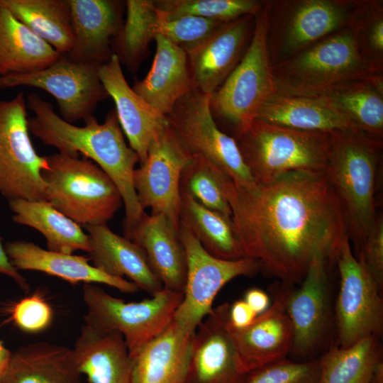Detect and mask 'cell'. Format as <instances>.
Here are the masks:
<instances>
[{
  "label": "cell",
  "instance_id": "4fadbf2b",
  "mask_svg": "<svg viewBox=\"0 0 383 383\" xmlns=\"http://www.w3.org/2000/svg\"><path fill=\"white\" fill-rule=\"evenodd\" d=\"M340 287L336 301L338 346L348 348L383 330L382 292L362 263L354 255L350 237L336 257Z\"/></svg>",
  "mask_w": 383,
  "mask_h": 383
},
{
  "label": "cell",
  "instance_id": "f1b7e54d",
  "mask_svg": "<svg viewBox=\"0 0 383 383\" xmlns=\"http://www.w3.org/2000/svg\"><path fill=\"white\" fill-rule=\"evenodd\" d=\"M255 119L303 131H359L350 120L318 97L279 92L263 105Z\"/></svg>",
  "mask_w": 383,
  "mask_h": 383
},
{
  "label": "cell",
  "instance_id": "8992f818",
  "mask_svg": "<svg viewBox=\"0 0 383 383\" xmlns=\"http://www.w3.org/2000/svg\"><path fill=\"white\" fill-rule=\"evenodd\" d=\"M45 157V201L82 227L107 223L122 206L118 187L91 160L62 152Z\"/></svg>",
  "mask_w": 383,
  "mask_h": 383
},
{
  "label": "cell",
  "instance_id": "603a6c76",
  "mask_svg": "<svg viewBox=\"0 0 383 383\" xmlns=\"http://www.w3.org/2000/svg\"><path fill=\"white\" fill-rule=\"evenodd\" d=\"M6 252L18 270L38 271L59 277L70 284H104L121 292L135 293L138 286L126 279L110 276L89 263V258L44 249L33 242L6 243Z\"/></svg>",
  "mask_w": 383,
  "mask_h": 383
},
{
  "label": "cell",
  "instance_id": "ab89813d",
  "mask_svg": "<svg viewBox=\"0 0 383 383\" xmlns=\"http://www.w3.org/2000/svg\"><path fill=\"white\" fill-rule=\"evenodd\" d=\"M157 13L156 35L162 36L184 50L201 42L225 23L191 15L169 17L157 9Z\"/></svg>",
  "mask_w": 383,
  "mask_h": 383
},
{
  "label": "cell",
  "instance_id": "ba28073f",
  "mask_svg": "<svg viewBox=\"0 0 383 383\" xmlns=\"http://www.w3.org/2000/svg\"><path fill=\"white\" fill-rule=\"evenodd\" d=\"M183 296L163 288L150 298L126 302L95 284H84V325L97 332L120 333L133 353L169 326Z\"/></svg>",
  "mask_w": 383,
  "mask_h": 383
},
{
  "label": "cell",
  "instance_id": "5bb4252c",
  "mask_svg": "<svg viewBox=\"0 0 383 383\" xmlns=\"http://www.w3.org/2000/svg\"><path fill=\"white\" fill-rule=\"evenodd\" d=\"M100 66L60 55L40 71L0 77V89L18 86L43 89L56 99L60 117L73 123L92 116L97 105L109 97L99 78Z\"/></svg>",
  "mask_w": 383,
  "mask_h": 383
},
{
  "label": "cell",
  "instance_id": "d6a6232c",
  "mask_svg": "<svg viewBox=\"0 0 383 383\" xmlns=\"http://www.w3.org/2000/svg\"><path fill=\"white\" fill-rule=\"evenodd\" d=\"M33 33L60 55L74 45L69 0H1Z\"/></svg>",
  "mask_w": 383,
  "mask_h": 383
},
{
  "label": "cell",
  "instance_id": "52a82bcc",
  "mask_svg": "<svg viewBox=\"0 0 383 383\" xmlns=\"http://www.w3.org/2000/svg\"><path fill=\"white\" fill-rule=\"evenodd\" d=\"M268 1L255 16L249 45L239 63L211 96L213 118L243 130L254 121L263 105L277 92L267 48Z\"/></svg>",
  "mask_w": 383,
  "mask_h": 383
},
{
  "label": "cell",
  "instance_id": "bcb514c9",
  "mask_svg": "<svg viewBox=\"0 0 383 383\" xmlns=\"http://www.w3.org/2000/svg\"><path fill=\"white\" fill-rule=\"evenodd\" d=\"M244 300L257 315L269 308L270 298L261 289H249L245 292Z\"/></svg>",
  "mask_w": 383,
  "mask_h": 383
},
{
  "label": "cell",
  "instance_id": "60d3db41",
  "mask_svg": "<svg viewBox=\"0 0 383 383\" xmlns=\"http://www.w3.org/2000/svg\"><path fill=\"white\" fill-rule=\"evenodd\" d=\"M320 360L294 362L287 358L247 374L243 383H318Z\"/></svg>",
  "mask_w": 383,
  "mask_h": 383
},
{
  "label": "cell",
  "instance_id": "74e56055",
  "mask_svg": "<svg viewBox=\"0 0 383 383\" xmlns=\"http://www.w3.org/2000/svg\"><path fill=\"white\" fill-rule=\"evenodd\" d=\"M265 1L257 0H160L156 8L164 15L175 17L184 15L229 22L245 15L255 16Z\"/></svg>",
  "mask_w": 383,
  "mask_h": 383
},
{
  "label": "cell",
  "instance_id": "7c38bea8",
  "mask_svg": "<svg viewBox=\"0 0 383 383\" xmlns=\"http://www.w3.org/2000/svg\"><path fill=\"white\" fill-rule=\"evenodd\" d=\"M179 235L186 254L187 274L183 299L173 320L186 331L195 332L213 309V301L223 286L238 277L253 276L260 265L249 257L224 260L211 255L181 222Z\"/></svg>",
  "mask_w": 383,
  "mask_h": 383
},
{
  "label": "cell",
  "instance_id": "b9f144b4",
  "mask_svg": "<svg viewBox=\"0 0 383 383\" xmlns=\"http://www.w3.org/2000/svg\"><path fill=\"white\" fill-rule=\"evenodd\" d=\"M53 318L52 309L43 296L35 292L12 307L11 318L21 331L34 333L46 329Z\"/></svg>",
  "mask_w": 383,
  "mask_h": 383
},
{
  "label": "cell",
  "instance_id": "d4e9b609",
  "mask_svg": "<svg viewBox=\"0 0 383 383\" xmlns=\"http://www.w3.org/2000/svg\"><path fill=\"white\" fill-rule=\"evenodd\" d=\"M154 40L156 50L152 66L132 89L143 100L167 116L176 104L193 89V82L184 49L160 35Z\"/></svg>",
  "mask_w": 383,
  "mask_h": 383
},
{
  "label": "cell",
  "instance_id": "9a60e30c",
  "mask_svg": "<svg viewBox=\"0 0 383 383\" xmlns=\"http://www.w3.org/2000/svg\"><path fill=\"white\" fill-rule=\"evenodd\" d=\"M192 158L168 123L150 145L145 160L133 173V185L142 209H150L152 214L165 215L178 231L180 179Z\"/></svg>",
  "mask_w": 383,
  "mask_h": 383
},
{
  "label": "cell",
  "instance_id": "cb8c5ba5",
  "mask_svg": "<svg viewBox=\"0 0 383 383\" xmlns=\"http://www.w3.org/2000/svg\"><path fill=\"white\" fill-rule=\"evenodd\" d=\"M89 238V258L101 272L128 278L152 296L163 289L143 250L135 243L113 232L105 224L82 226Z\"/></svg>",
  "mask_w": 383,
  "mask_h": 383
},
{
  "label": "cell",
  "instance_id": "ffe728a7",
  "mask_svg": "<svg viewBox=\"0 0 383 383\" xmlns=\"http://www.w3.org/2000/svg\"><path fill=\"white\" fill-rule=\"evenodd\" d=\"M327 261L323 255L316 257L300 287L285 289L286 309L294 331L292 351L298 355L311 354L326 331L329 302Z\"/></svg>",
  "mask_w": 383,
  "mask_h": 383
},
{
  "label": "cell",
  "instance_id": "484cf974",
  "mask_svg": "<svg viewBox=\"0 0 383 383\" xmlns=\"http://www.w3.org/2000/svg\"><path fill=\"white\" fill-rule=\"evenodd\" d=\"M145 252L163 288L184 293L187 260L179 231L163 214H143L128 238Z\"/></svg>",
  "mask_w": 383,
  "mask_h": 383
},
{
  "label": "cell",
  "instance_id": "ee69618b",
  "mask_svg": "<svg viewBox=\"0 0 383 383\" xmlns=\"http://www.w3.org/2000/svg\"><path fill=\"white\" fill-rule=\"evenodd\" d=\"M257 316L244 299L236 300L230 305L229 323L234 328H242L248 326Z\"/></svg>",
  "mask_w": 383,
  "mask_h": 383
},
{
  "label": "cell",
  "instance_id": "5b68a950",
  "mask_svg": "<svg viewBox=\"0 0 383 383\" xmlns=\"http://www.w3.org/2000/svg\"><path fill=\"white\" fill-rule=\"evenodd\" d=\"M233 138L257 183L289 172H326L331 133L298 131L255 119Z\"/></svg>",
  "mask_w": 383,
  "mask_h": 383
},
{
  "label": "cell",
  "instance_id": "ac0fdd59",
  "mask_svg": "<svg viewBox=\"0 0 383 383\" xmlns=\"http://www.w3.org/2000/svg\"><path fill=\"white\" fill-rule=\"evenodd\" d=\"M285 298L284 289L272 304L246 327L234 328L228 321V329L245 372L287 358L292 352L294 331Z\"/></svg>",
  "mask_w": 383,
  "mask_h": 383
},
{
  "label": "cell",
  "instance_id": "f35d334b",
  "mask_svg": "<svg viewBox=\"0 0 383 383\" xmlns=\"http://www.w3.org/2000/svg\"><path fill=\"white\" fill-rule=\"evenodd\" d=\"M348 26L364 55L383 69V1L355 0Z\"/></svg>",
  "mask_w": 383,
  "mask_h": 383
},
{
  "label": "cell",
  "instance_id": "d6986e66",
  "mask_svg": "<svg viewBox=\"0 0 383 383\" xmlns=\"http://www.w3.org/2000/svg\"><path fill=\"white\" fill-rule=\"evenodd\" d=\"M99 75L115 110L129 146L137 153L140 164L146 158L150 145L163 133L169 122L162 115L138 96L129 86L121 63L115 54L100 66Z\"/></svg>",
  "mask_w": 383,
  "mask_h": 383
},
{
  "label": "cell",
  "instance_id": "9c48e42d",
  "mask_svg": "<svg viewBox=\"0 0 383 383\" xmlns=\"http://www.w3.org/2000/svg\"><path fill=\"white\" fill-rule=\"evenodd\" d=\"M355 0L268 1L267 48L272 65L348 27Z\"/></svg>",
  "mask_w": 383,
  "mask_h": 383
},
{
  "label": "cell",
  "instance_id": "e575fe53",
  "mask_svg": "<svg viewBox=\"0 0 383 383\" xmlns=\"http://www.w3.org/2000/svg\"><path fill=\"white\" fill-rule=\"evenodd\" d=\"M319 360L318 383H369L382 350L379 338L371 336L348 348L333 346Z\"/></svg>",
  "mask_w": 383,
  "mask_h": 383
},
{
  "label": "cell",
  "instance_id": "44dd1931",
  "mask_svg": "<svg viewBox=\"0 0 383 383\" xmlns=\"http://www.w3.org/2000/svg\"><path fill=\"white\" fill-rule=\"evenodd\" d=\"M74 45L67 58L102 65L113 54L111 44L122 24L123 2L115 0H69Z\"/></svg>",
  "mask_w": 383,
  "mask_h": 383
},
{
  "label": "cell",
  "instance_id": "8fae6325",
  "mask_svg": "<svg viewBox=\"0 0 383 383\" xmlns=\"http://www.w3.org/2000/svg\"><path fill=\"white\" fill-rule=\"evenodd\" d=\"M23 92L0 100V194L9 201L45 200V156L38 154L29 135Z\"/></svg>",
  "mask_w": 383,
  "mask_h": 383
},
{
  "label": "cell",
  "instance_id": "2e32d148",
  "mask_svg": "<svg viewBox=\"0 0 383 383\" xmlns=\"http://www.w3.org/2000/svg\"><path fill=\"white\" fill-rule=\"evenodd\" d=\"M255 16L245 15L223 23L186 52L193 89L211 95L243 57L250 41Z\"/></svg>",
  "mask_w": 383,
  "mask_h": 383
},
{
  "label": "cell",
  "instance_id": "1f68e13d",
  "mask_svg": "<svg viewBox=\"0 0 383 383\" xmlns=\"http://www.w3.org/2000/svg\"><path fill=\"white\" fill-rule=\"evenodd\" d=\"M9 206L13 221L39 231L45 238L48 250L66 254L89 252V235L48 201L19 199L9 201Z\"/></svg>",
  "mask_w": 383,
  "mask_h": 383
},
{
  "label": "cell",
  "instance_id": "d590c367",
  "mask_svg": "<svg viewBox=\"0 0 383 383\" xmlns=\"http://www.w3.org/2000/svg\"><path fill=\"white\" fill-rule=\"evenodd\" d=\"M126 18L112 41L111 48L121 63L135 72L155 39L157 17L155 1L128 0Z\"/></svg>",
  "mask_w": 383,
  "mask_h": 383
},
{
  "label": "cell",
  "instance_id": "e0dca14e",
  "mask_svg": "<svg viewBox=\"0 0 383 383\" xmlns=\"http://www.w3.org/2000/svg\"><path fill=\"white\" fill-rule=\"evenodd\" d=\"M230 304L213 307L196 328L185 383H243V370L228 323Z\"/></svg>",
  "mask_w": 383,
  "mask_h": 383
},
{
  "label": "cell",
  "instance_id": "277c9868",
  "mask_svg": "<svg viewBox=\"0 0 383 383\" xmlns=\"http://www.w3.org/2000/svg\"><path fill=\"white\" fill-rule=\"evenodd\" d=\"M326 174L345 209L358 250L378 216L375 184L382 140L350 130L333 131Z\"/></svg>",
  "mask_w": 383,
  "mask_h": 383
},
{
  "label": "cell",
  "instance_id": "7dc6e473",
  "mask_svg": "<svg viewBox=\"0 0 383 383\" xmlns=\"http://www.w3.org/2000/svg\"><path fill=\"white\" fill-rule=\"evenodd\" d=\"M12 353L0 340V381L4 376L10 363Z\"/></svg>",
  "mask_w": 383,
  "mask_h": 383
},
{
  "label": "cell",
  "instance_id": "c3c4849f",
  "mask_svg": "<svg viewBox=\"0 0 383 383\" xmlns=\"http://www.w3.org/2000/svg\"><path fill=\"white\" fill-rule=\"evenodd\" d=\"M369 383H383V360L375 367Z\"/></svg>",
  "mask_w": 383,
  "mask_h": 383
},
{
  "label": "cell",
  "instance_id": "7bdbcfd3",
  "mask_svg": "<svg viewBox=\"0 0 383 383\" xmlns=\"http://www.w3.org/2000/svg\"><path fill=\"white\" fill-rule=\"evenodd\" d=\"M379 291L383 289V220L379 216L359 250L357 258Z\"/></svg>",
  "mask_w": 383,
  "mask_h": 383
},
{
  "label": "cell",
  "instance_id": "7402d4cb",
  "mask_svg": "<svg viewBox=\"0 0 383 383\" xmlns=\"http://www.w3.org/2000/svg\"><path fill=\"white\" fill-rule=\"evenodd\" d=\"M195 332L175 321L130 353L133 383H185Z\"/></svg>",
  "mask_w": 383,
  "mask_h": 383
},
{
  "label": "cell",
  "instance_id": "3957f363",
  "mask_svg": "<svg viewBox=\"0 0 383 383\" xmlns=\"http://www.w3.org/2000/svg\"><path fill=\"white\" fill-rule=\"evenodd\" d=\"M277 92L318 96L343 83L383 74L362 53L349 27L272 66Z\"/></svg>",
  "mask_w": 383,
  "mask_h": 383
},
{
  "label": "cell",
  "instance_id": "83f0119b",
  "mask_svg": "<svg viewBox=\"0 0 383 383\" xmlns=\"http://www.w3.org/2000/svg\"><path fill=\"white\" fill-rule=\"evenodd\" d=\"M81 375L72 349L41 341L12 353L0 383H82Z\"/></svg>",
  "mask_w": 383,
  "mask_h": 383
},
{
  "label": "cell",
  "instance_id": "7a4b0ae2",
  "mask_svg": "<svg viewBox=\"0 0 383 383\" xmlns=\"http://www.w3.org/2000/svg\"><path fill=\"white\" fill-rule=\"evenodd\" d=\"M26 103L34 114L28 118V129L35 137L59 152L76 157L82 154L113 180L122 197L123 233L128 238L145 211L138 203L133 185L139 157L125 140L115 109L109 111L102 123L92 115L84 120V126H77L58 116L52 104L37 93H30Z\"/></svg>",
  "mask_w": 383,
  "mask_h": 383
},
{
  "label": "cell",
  "instance_id": "f546056e",
  "mask_svg": "<svg viewBox=\"0 0 383 383\" xmlns=\"http://www.w3.org/2000/svg\"><path fill=\"white\" fill-rule=\"evenodd\" d=\"M60 56L0 0V77L40 71Z\"/></svg>",
  "mask_w": 383,
  "mask_h": 383
},
{
  "label": "cell",
  "instance_id": "4316f807",
  "mask_svg": "<svg viewBox=\"0 0 383 383\" xmlns=\"http://www.w3.org/2000/svg\"><path fill=\"white\" fill-rule=\"evenodd\" d=\"M72 352L79 371L90 383H133L129 350L120 333L84 325Z\"/></svg>",
  "mask_w": 383,
  "mask_h": 383
},
{
  "label": "cell",
  "instance_id": "8d00e7d4",
  "mask_svg": "<svg viewBox=\"0 0 383 383\" xmlns=\"http://www.w3.org/2000/svg\"><path fill=\"white\" fill-rule=\"evenodd\" d=\"M225 176L207 160L192 156L182 171L180 190L186 192L205 207L231 218V210L223 192Z\"/></svg>",
  "mask_w": 383,
  "mask_h": 383
},
{
  "label": "cell",
  "instance_id": "6da1fadb",
  "mask_svg": "<svg viewBox=\"0 0 383 383\" xmlns=\"http://www.w3.org/2000/svg\"><path fill=\"white\" fill-rule=\"evenodd\" d=\"M223 186L244 257L287 287L302 281L316 257L335 260L349 237L326 172H289L249 188L225 176Z\"/></svg>",
  "mask_w": 383,
  "mask_h": 383
},
{
  "label": "cell",
  "instance_id": "4dcf8cb0",
  "mask_svg": "<svg viewBox=\"0 0 383 383\" xmlns=\"http://www.w3.org/2000/svg\"><path fill=\"white\" fill-rule=\"evenodd\" d=\"M374 138L383 137V74L340 84L316 96Z\"/></svg>",
  "mask_w": 383,
  "mask_h": 383
},
{
  "label": "cell",
  "instance_id": "30bf717a",
  "mask_svg": "<svg viewBox=\"0 0 383 383\" xmlns=\"http://www.w3.org/2000/svg\"><path fill=\"white\" fill-rule=\"evenodd\" d=\"M210 94L192 89L167 116L179 141L192 156L201 157L221 170L235 185L257 184L244 162L235 139L217 126Z\"/></svg>",
  "mask_w": 383,
  "mask_h": 383
},
{
  "label": "cell",
  "instance_id": "836d02e7",
  "mask_svg": "<svg viewBox=\"0 0 383 383\" xmlns=\"http://www.w3.org/2000/svg\"><path fill=\"white\" fill-rule=\"evenodd\" d=\"M181 191L180 222L211 255L224 260L244 257L231 218L208 209Z\"/></svg>",
  "mask_w": 383,
  "mask_h": 383
},
{
  "label": "cell",
  "instance_id": "f6af8a7d",
  "mask_svg": "<svg viewBox=\"0 0 383 383\" xmlns=\"http://www.w3.org/2000/svg\"><path fill=\"white\" fill-rule=\"evenodd\" d=\"M1 240L0 236V274L11 278L23 292H27L29 290L28 282L11 262Z\"/></svg>",
  "mask_w": 383,
  "mask_h": 383
}]
</instances>
